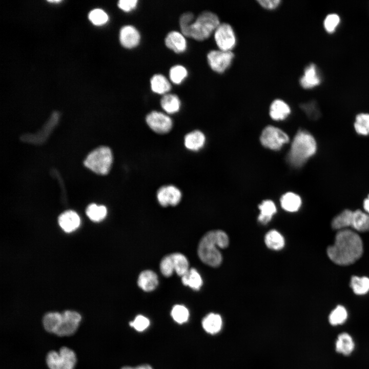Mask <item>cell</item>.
Here are the masks:
<instances>
[{
  "mask_svg": "<svg viewBox=\"0 0 369 369\" xmlns=\"http://www.w3.org/2000/svg\"><path fill=\"white\" fill-rule=\"evenodd\" d=\"M363 206L364 210L369 214V194L367 197L364 200Z\"/></svg>",
  "mask_w": 369,
  "mask_h": 369,
  "instance_id": "7dc6e473",
  "label": "cell"
},
{
  "mask_svg": "<svg viewBox=\"0 0 369 369\" xmlns=\"http://www.w3.org/2000/svg\"><path fill=\"white\" fill-rule=\"evenodd\" d=\"M350 286L356 294H365L369 291V278L353 276L351 280Z\"/></svg>",
  "mask_w": 369,
  "mask_h": 369,
  "instance_id": "836d02e7",
  "label": "cell"
},
{
  "mask_svg": "<svg viewBox=\"0 0 369 369\" xmlns=\"http://www.w3.org/2000/svg\"><path fill=\"white\" fill-rule=\"evenodd\" d=\"M61 315V323L56 335L59 337L73 335L77 331L81 321V315L71 310L65 311Z\"/></svg>",
  "mask_w": 369,
  "mask_h": 369,
  "instance_id": "9c48e42d",
  "label": "cell"
},
{
  "mask_svg": "<svg viewBox=\"0 0 369 369\" xmlns=\"http://www.w3.org/2000/svg\"><path fill=\"white\" fill-rule=\"evenodd\" d=\"M363 251V243L359 235L352 230L344 229L337 232L334 244L327 249V254L335 263L346 265L359 259Z\"/></svg>",
  "mask_w": 369,
  "mask_h": 369,
  "instance_id": "6da1fadb",
  "label": "cell"
},
{
  "mask_svg": "<svg viewBox=\"0 0 369 369\" xmlns=\"http://www.w3.org/2000/svg\"><path fill=\"white\" fill-rule=\"evenodd\" d=\"M121 369H153L151 366L148 364H143L136 367L125 366Z\"/></svg>",
  "mask_w": 369,
  "mask_h": 369,
  "instance_id": "bcb514c9",
  "label": "cell"
},
{
  "mask_svg": "<svg viewBox=\"0 0 369 369\" xmlns=\"http://www.w3.org/2000/svg\"><path fill=\"white\" fill-rule=\"evenodd\" d=\"M173 319L178 323H183L188 320L189 312L183 305L177 304L172 308L171 313Z\"/></svg>",
  "mask_w": 369,
  "mask_h": 369,
  "instance_id": "d590c367",
  "label": "cell"
},
{
  "mask_svg": "<svg viewBox=\"0 0 369 369\" xmlns=\"http://www.w3.org/2000/svg\"><path fill=\"white\" fill-rule=\"evenodd\" d=\"M206 138L203 133L198 130L192 131L186 135L184 139L185 147L191 151H198L204 145Z\"/></svg>",
  "mask_w": 369,
  "mask_h": 369,
  "instance_id": "ffe728a7",
  "label": "cell"
},
{
  "mask_svg": "<svg viewBox=\"0 0 369 369\" xmlns=\"http://www.w3.org/2000/svg\"><path fill=\"white\" fill-rule=\"evenodd\" d=\"M352 227L360 232L369 231V214L360 210L353 211Z\"/></svg>",
  "mask_w": 369,
  "mask_h": 369,
  "instance_id": "4316f807",
  "label": "cell"
},
{
  "mask_svg": "<svg viewBox=\"0 0 369 369\" xmlns=\"http://www.w3.org/2000/svg\"><path fill=\"white\" fill-rule=\"evenodd\" d=\"M354 127L357 134L369 135V113H362L356 115Z\"/></svg>",
  "mask_w": 369,
  "mask_h": 369,
  "instance_id": "1f68e13d",
  "label": "cell"
},
{
  "mask_svg": "<svg viewBox=\"0 0 369 369\" xmlns=\"http://www.w3.org/2000/svg\"><path fill=\"white\" fill-rule=\"evenodd\" d=\"M160 270L166 277H170L174 271V265L170 255L166 256L161 260Z\"/></svg>",
  "mask_w": 369,
  "mask_h": 369,
  "instance_id": "ab89813d",
  "label": "cell"
},
{
  "mask_svg": "<svg viewBox=\"0 0 369 369\" xmlns=\"http://www.w3.org/2000/svg\"><path fill=\"white\" fill-rule=\"evenodd\" d=\"M148 126L158 134L168 133L172 128L171 118L163 113L154 111L149 113L146 118Z\"/></svg>",
  "mask_w": 369,
  "mask_h": 369,
  "instance_id": "8fae6325",
  "label": "cell"
},
{
  "mask_svg": "<svg viewBox=\"0 0 369 369\" xmlns=\"http://www.w3.org/2000/svg\"><path fill=\"white\" fill-rule=\"evenodd\" d=\"M58 224L66 232L70 233L77 229L80 225L79 216L75 212L68 210L59 216Z\"/></svg>",
  "mask_w": 369,
  "mask_h": 369,
  "instance_id": "5bb4252c",
  "label": "cell"
},
{
  "mask_svg": "<svg viewBox=\"0 0 369 369\" xmlns=\"http://www.w3.org/2000/svg\"><path fill=\"white\" fill-rule=\"evenodd\" d=\"M219 25L216 14L209 11L203 12L191 24L187 37L197 40H204L215 32Z\"/></svg>",
  "mask_w": 369,
  "mask_h": 369,
  "instance_id": "277c9868",
  "label": "cell"
},
{
  "mask_svg": "<svg viewBox=\"0 0 369 369\" xmlns=\"http://www.w3.org/2000/svg\"><path fill=\"white\" fill-rule=\"evenodd\" d=\"M301 108L309 117L312 119H316L320 116V111L317 108L315 102L311 101L309 103L302 104Z\"/></svg>",
  "mask_w": 369,
  "mask_h": 369,
  "instance_id": "7bdbcfd3",
  "label": "cell"
},
{
  "mask_svg": "<svg viewBox=\"0 0 369 369\" xmlns=\"http://www.w3.org/2000/svg\"><path fill=\"white\" fill-rule=\"evenodd\" d=\"M214 39L220 50L231 51L236 45V36L232 27L228 24H220L214 32Z\"/></svg>",
  "mask_w": 369,
  "mask_h": 369,
  "instance_id": "ba28073f",
  "label": "cell"
},
{
  "mask_svg": "<svg viewBox=\"0 0 369 369\" xmlns=\"http://www.w3.org/2000/svg\"><path fill=\"white\" fill-rule=\"evenodd\" d=\"M136 331L141 332L145 330L149 325V320L142 315L137 316L133 321L129 323Z\"/></svg>",
  "mask_w": 369,
  "mask_h": 369,
  "instance_id": "b9f144b4",
  "label": "cell"
},
{
  "mask_svg": "<svg viewBox=\"0 0 369 369\" xmlns=\"http://www.w3.org/2000/svg\"><path fill=\"white\" fill-rule=\"evenodd\" d=\"M62 320L61 313L51 312L46 313L43 317L42 323L44 329L48 333L56 335Z\"/></svg>",
  "mask_w": 369,
  "mask_h": 369,
  "instance_id": "ac0fdd59",
  "label": "cell"
},
{
  "mask_svg": "<svg viewBox=\"0 0 369 369\" xmlns=\"http://www.w3.org/2000/svg\"><path fill=\"white\" fill-rule=\"evenodd\" d=\"M48 2H50V3H58L61 2V1L60 0H53V1H48Z\"/></svg>",
  "mask_w": 369,
  "mask_h": 369,
  "instance_id": "c3c4849f",
  "label": "cell"
},
{
  "mask_svg": "<svg viewBox=\"0 0 369 369\" xmlns=\"http://www.w3.org/2000/svg\"><path fill=\"white\" fill-rule=\"evenodd\" d=\"M152 90L157 94H163L171 89V85L167 78L161 74H155L150 80Z\"/></svg>",
  "mask_w": 369,
  "mask_h": 369,
  "instance_id": "83f0119b",
  "label": "cell"
},
{
  "mask_svg": "<svg viewBox=\"0 0 369 369\" xmlns=\"http://www.w3.org/2000/svg\"><path fill=\"white\" fill-rule=\"evenodd\" d=\"M258 3L264 8L272 10L276 8L280 4V0H259Z\"/></svg>",
  "mask_w": 369,
  "mask_h": 369,
  "instance_id": "f6af8a7d",
  "label": "cell"
},
{
  "mask_svg": "<svg viewBox=\"0 0 369 369\" xmlns=\"http://www.w3.org/2000/svg\"><path fill=\"white\" fill-rule=\"evenodd\" d=\"M182 283L194 290H198L201 287L203 282L201 276L197 271L191 268L181 276Z\"/></svg>",
  "mask_w": 369,
  "mask_h": 369,
  "instance_id": "d4e9b609",
  "label": "cell"
},
{
  "mask_svg": "<svg viewBox=\"0 0 369 369\" xmlns=\"http://www.w3.org/2000/svg\"><path fill=\"white\" fill-rule=\"evenodd\" d=\"M89 19L95 25L100 26L106 24L108 20L107 14L102 10L96 9L89 14Z\"/></svg>",
  "mask_w": 369,
  "mask_h": 369,
  "instance_id": "74e56055",
  "label": "cell"
},
{
  "mask_svg": "<svg viewBox=\"0 0 369 369\" xmlns=\"http://www.w3.org/2000/svg\"><path fill=\"white\" fill-rule=\"evenodd\" d=\"M282 208L286 211L294 212L298 211L301 205V199L299 195L288 192L284 194L280 199Z\"/></svg>",
  "mask_w": 369,
  "mask_h": 369,
  "instance_id": "7402d4cb",
  "label": "cell"
},
{
  "mask_svg": "<svg viewBox=\"0 0 369 369\" xmlns=\"http://www.w3.org/2000/svg\"><path fill=\"white\" fill-rule=\"evenodd\" d=\"M107 210L104 206H98L95 203L89 204L86 209V214L88 217L95 222L102 220L106 216Z\"/></svg>",
  "mask_w": 369,
  "mask_h": 369,
  "instance_id": "d6a6232c",
  "label": "cell"
},
{
  "mask_svg": "<svg viewBox=\"0 0 369 369\" xmlns=\"http://www.w3.org/2000/svg\"><path fill=\"white\" fill-rule=\"evenodd\" d=\"M221 317L217 314L210 313L204 317L202 325L204 331L212 335L219 333L222 326Z\"/></svg>",
  "mask_w": 369,
  "mask_h": 369,
  "instance_id": "d6986e66",
  "label": "cell"
},
{
  "mask_svg": "<svg viewBox=\"0 0 369 369\" xmlns=\"http://www.w3.org/2000/svg\"><path fill=\"white\" fill-rule=\"evenodd\" d=\"M137 2V0H120L118 6L122 10L129 12L136 7Z\"/></svg>",
  "mask_w": 369,
  "mask_h": 369,
  "instance_id": "ee69618b",
  "label": "cell"
},
{
  "mask_svg": "<svg viewBox=\"0 0 369 369\" xmlns=\"http://www.w3.org/2000/svg\"><path fill=\"white\" fill-rule=\"evenodd\" d=\"M187 74V69L181 65H175L172 67L169 71L170 78L175 84H180Z\"/></svg>",
  "mask_w": 369,
  "mask_h": 369,
  "instance_id": "8d00e7d4",
  "label": "cell"
},
{
  "mask_svg": "<svg viewBox=\"0 0 369 369\" xmlns=\"http://www.w3.org/2000/svg\"><path fill=\"white\" fill-rule=\"evenodd\" d=\"M339 16L335 13L327 15L324 20V27L329 33H333L340 23Z\"/></svg>",
  "mask_w": 369,
  "mask_h": 369,
  "instance_id": "60d3db41",
  "label": "cell"
},
{
  "mask_svg": "<svg viewBox=\"0 0 369 369\" xmlns=\"http://www.w3.org/2000/svg\"><path fill=\"white\" fill-rule=\"evenodd\" d=\"M264 241L269 248L274 250H280L284 245L283 237L275 230H271L266 234Z\"/></svg>",
  "mask_w": 369,
  "mask_h": 369,
  "instance_id": "f546056e",
  "label": "cell"
},
{
  "mask_svg": "<svg viewBox=\"0 0 369 369\" xmlns=\"http://www.w3.org/2000/svg\"><path fill=\"white\" fill-rule=\"evenodd\" d=\"M112 162L113 155L111 149L109 147L101 146L90 153L84 163L94 173L106 175L110 170Z\"/></svg>",
  "mask_w": 369,
  "mask_h": 369,
  "instance_id": "5b68a950",
  "label": "cell"
},
{
  "mask_svg": "<svg viewBox=\"0 0 369 369\" xmlns=\"http://www.w3.org/2000/svg\"><path fill=\"white\" fill-rule=\"evenodd\" d=\"M181 198V191L173 185L162 186L157 192V200L163 207L176 206L180 201Z\"/></svg>",
  "mask_w": 369,
  "mask_h": 369,
  "instance_id": "7c38bea8",
  "label": "cell"
},
{
  "mask_svg": "<svg viewBox=\"0 0 369 369\" xmlns=\"http://www.w3.org/2000/svg\"><path fill=\"white\" fill-rule=\"evenodd\" d=\"M162 108L168 114L177 112L180 107V101L178 97L173 94H165L160 100Z\"/></svg>",
  "mask_w": 369,
  "mask_h": 369,
  "instance_id": "603a6c76",
  "label": "cell"
},
{
  "mask_svg": "<svg viewBox=\"0 0 369 369\" xmlns=\"http://www.w3.org/2000/svg\"><path fill=\"white\" fill-rule=\"evenodd\" d=\"M234 57L231 51L212 50L207 55L208 61L211 69L216 72H224L231 65Z\"/></svg>",
  "mask_w": 369,
  "mask_h": 369,
  "instance_id": "30bf717a",
  "label": "cell"
},
{
  "mask_svg": "<svg viewBox=\"0 0 369 369\" xmlns=\"http://www.w3.org/2000/svg\"><path fill=\"white\" fill-rule=\"evenodd\" d=\"M229 243L227 234L221 230L211 231L201 238L198 247L197 253L200 260L213 267L219 266L222 262V256L217 248H227Z\"/></svg>",
  "mask_w": 369,
  "mask_h": 369,
  "instance_id": "7a4b0ae2",
  "label": "cell"
},
{
  "mask_svg": "<svg viewBox=\"0 0 369 369\" xmlns=\"http://www.w3.org/2000/svg\"><path fill=\"white\" fill-rule=\"evenodd\" d=\"M347 313L342 305H338L329 315V320L332 325H336L343 323L346 319Z\"/></svg>",
  "mask_w": 369,
  "mask_h": 369,
  "instance_id": "e575fe53",
  "label": "cell"
},
{
  "mask_svg": "<svg viewBox=\"0 0 369 369\" xmlns=\"http://www.w3.org/2000/svg\"><path fill=\"white\" fill-rule=\"evenodd\" d=\"M354 348V343L351 336L346 333L340 334L336 343L337 352L344 355H350Z\"/></svg>",
  "mask_w": 369,
  "mask_h": 369,
  "instance_id": "484cf974",
  "label": "cell"
},
{
  "mask_svg": "<svg viewBox=\"0 0 369 369\" xmlns=\"http://www.w3.org/2000/svg\"><path fill=\"white\" fill-rule=\"evenodd\" d=\"M194 20V16L191 12L183 13L180 17L179 25L182 34L187 36L188 30L191 24Z\"/></svg>",
  "mask_w": 369,
  "mask_h": 369,
  "instance_id": "f35d334b",
  "label": "cell"
},
{
  "mask_svg": "<svg viewBox=\"0 0 369 369\" xmlns=\"http://www.w3.org/2000/svg\"><path fill=\"white\" fill-rule=\"evenodd\" d=\"M316 150L317 144L313 136L305 130H299L292 141L288 161L294 167H300L315 154Z\"/></svg>",
  "mask_w": 369,
  "mask_h": 369,
  "instance_id": "3957f363",
  "label": "cell"
},
{
  "mask_svg": "<svg viewBox=\"0 0 369 369\" xmlns=\"http://www.w3.org/2000/svg\"><path fill=\"white\" fill-rule=\"evenodd\" d=\"M172 259L174 271L180 276H183L189 270V262L186 257L179 253L170 254Z\"/></svg>",
  "mask_w": 369,
  "mask_h": 369,
  "instance_id": "4dcf8cb0",
  "label": "cell"
},
{
  "mask_svg": "<svg viewBox=\"0 0 369 369\" xmlns=\"http://www.w3.org/2000/svg\"><path fill=\"white\" fill-rule=\"evenodd\" d=\"M299 81L304 89L313 88L320 84L321 78L315 64H310L305 68Z\"/></svg>",
  "mask_w": 369,
  "mask_h": 369,
  "instance_id": "9a60e30c",
  "label": "cell"
},
{
  "mask_svg": "<svg viewBox=\"0 0 369 369\" xmlns=\"http://www.w3.org/2000/svg\"><path fill=\"white\" fill-rule=\"evenodd\" d=\"M77 362L75 352L63 346L58 352L51 351L46 357V362L49 369H74Z\"/></svg>",
  "mask_w": 369,
  "mask_h": 369,
  "instance_id": "8992f818",
  "label": "cell"
},
{
  "mask_svg": "<svg viewBox=\"0 0 369 369\" xmlns=\"http://www.w3.org/2000/svg\"><path fill=\"white\" fill-rule=\"evenodd\" d=\"M290 112L291 109L288 105L281 99H276L271 105L270 115L275 120L285 119Z\"/></svg>",
  "mask_w": 369,
  "mask_h": 369,
  "instance_id": "44dd1931",
  "label": "cell"
},
{
  "mask_svg": "<svg viewBox=\"0 0 369 369\" xmlns=\"http://www.w3.org/2000/svg\"><path fill=\"white\" fill-rule=\"evenodd\" d=\"M166 46L176 53L184 52L187 48V42L184 36L178 31L169 32L165 38Z\"/></svg>",
  "mask_w": 369,
  "mask_h": 369,
  "instance_id": "2e32d148",
  "label": "cell"
},
{
  "mask_svg": "<svg viewBox=\"0 0 369 369\" xmlns=\"http://www.w3.org/2000/svg\"><path fill=\"white\" fill-rule=\"evenodd\" d=\"M258 207L260 211V214L258 216V219L263 224H266L269 222L273 215L276 212L275 204L272 200H264Z\"/></svg>",
  "mask_w": 369,
  "mask_h": 369,
  "instance_id": "f1b7e54d",
  "label": "cell"
},
{
  "mask_svg": "<svg viewBox=\"0 0 369 369\" xmlns=\"http://www.w3.org/2000/svg\"><path fill=\"white\" fill-rule=\"evenodd\" d=\"M140 39L139 32L132 26H124L120 30V43L126 48L131 49L135 47L139 43Z\"/></svg>",
  "mask_w": 369,
  "mask_h": 369,
  "instance_id": "4fadbf2b",
  "label": "cell"
},
{
  "mask_svg": "<svg viewBox=\"0 0 369 369\" xmlns=\"http://www.w3.org/2000/svg\"><path fill=\"white\" fill-rule=\"evenodd\" d=\"M353 211L346 209L335 217L332 222V227L336 230H344L352 227Z\"/></svg>",
  "mask_w": 369,
  "mask_h": 369,
  "instance_id": "cb8c5ba5",
  "label": "cell"
},
{
  "mask_svg": "<svg viewBox=\"0 0 369 369\" xmlns=\"http://www.w3.org/2000/svg\"><path fill=\"white\" fill-rule=\"evenodd\" d=\"M138 286L146 292L155 290L158 285V280L156 274L151 270L141 272L138 278Z\"/></svg>",
  "mask_w": 369,
  "mask_h": 369,
  "instance_id": "e0dca14e",
  "label": "cell"
},
{
  "mask_svg": "<svg viewBox=\"0 0 369 369\" xmlns=\"http://www.w3.org/2000/svg\"><path fill=\"white\" fill-rule=\"evenodd\" d=\"M260 140L264 147L277 150H279L283 144L289 141V137L279 128L269 126L262 131Z\"/></svg>",
  "mask_w": 369,
  "mask_h": 369,
  "instance_id": "52a82bcc",
  "label": "cell"
}]
</instances>
